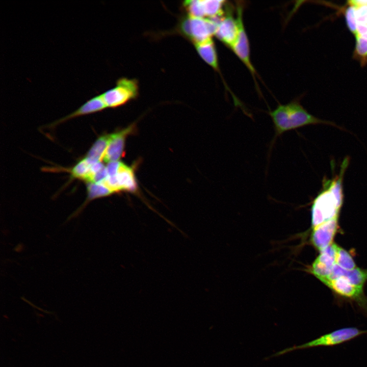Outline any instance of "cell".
<instances>
[{
    "mask_svg": "<svg viewBox=\"0 0 367 367\" xmlns=\"http://www.w3.org/2000/svg\"><path fill=\"white\" fill-rule=\"evenodd\" d=\"M92 164L93 163L86 158L81 160L71 169L72 176L87 181Z\"/></svg>",
    "mask_w": 367,
    "mask_h": 367,
    "instance_id": "cell-18",
    "label": "cell"
},
{
    "mask_svg": "<svg viewBox=\"0 0 367 367\" xmlns=\"http://www.w3.org/2000/svg\"><path fill=\"white\" fill-rule=\"evenodd\" d=\"M345 17L348 28L350 32L355 35L357 33L358 27L356 16V8L350 5L346 9Z\"/></svg>",
    "mask_w": 367,
    "mask_h": 367,
    "instance_id": "cell-21",
    "label": "cell"
},
{
    "mask_svg": "<svg viewBox=\"0 0 367 367\" xmlns=\"http://www.w3.org/2000/svg\"><path fill=\"white\" fill-rule=\"evenodd\" d=\"M194 44L200 58L220 75L226 89L232 94V92L229 90L221 74L219 64L217 49L213 38Z\"/></svg>",
    "mask_w": 367,
    "mask_h": 367,
    "instance_id": "cell-12",
    "label": "cell"
},
{
    "mask_svg": "<svg viewBox=\"0 0 367 367\" xmlns=\"http://www.w3.org/2000/svg\"><path fill=\"white\" fill-rule=\"evenodd\" d=\"M106 108L107 107L100 94L97 95L89 99L77 110L69 115H68L65 117L59 120L58 121L55 122V124H57L75 117L101 111Z\"/></svg>",
    "mask_w": 367,
    "mask_h": 367,
    "instance_id": "cell-14",
    "label": "cell"
},
{
    "mask_svg": "<svg viewBox=\"0 0 367 367\" xmlns=\"http://www.w3.org/2000/svg\"><path fill=\"white\" fill-rule=\"evenodd\" d=\"M341 276L345 277L352 284L363 287L364 283L367 280V269H361L356 267L353 270H347L335 264L332 268L330 275L325 278L332 280Z\"/></svg>",
    "mask_w": 367,
    "mask_h": 367,
    "instance_id": "cell-13",
    "label": "cell"
},
{
    "mask_svg": "<svg viewBox=\"0 0 367 367\" xmlns=\"http://www.w3.org/2000/svg\"><path fill=\"white\" fill-rule=\"evenodd\" d=\"M357 34L367 39V24H358Z\"/></svg>",
    "mask_w": 367,
    "mask_h": 367,
    "instance_id": "cell-24",
    "label": "cell"
},
{
    "mask_svg": "<svg viewBox=\"0 0 367 367\" xmlns=\"http://www.w3.org/2000/svg\"><path fill=\"white\" fill-rule=\"evenodd\" d=\"M225 1H186L183 5L188 15L193 17L216 18L222 16L226 6Z\"/></svg>",
    "mask_w": 367,
    "mask_h": 367,
    "instance_id": "cell-8",
    "label": "cell"
},
{
    "mask_svg": "<svg viewBox=\"0 0 367 367\" xmlns=\"http://www.w3.org/2000/svg\"><path fill=\"white\" fill-rule=\"evenodd\" d=\"M356 46L355 57L360 61L362 65L367 63V39L358 34L355 35Z\"/></svg>",
    "mask_w": 367,
    "mask_h": 367,
    "instance_id": "cell-20",
    "label": "cell"
},
{
    "mask_svg": "<svg viewBox=\"0 0 367 367\" xmlns=\"http://www.w3.org/2000/svg\"><path fill=\"white\" fill-rule=\"evenodd\" d=\"M111 139V134L100 136L93 143L85 157L92 163L101 162Z\"/></svg>",
    "mask_w": 367,
    "mask_h": 367,
    "instance_id": "cell-17",
    "label": "cell"
},
{
    "mask_svg": "<svg viewBox=\"0 0 367 367\" xmlns=\"http://www.w3.org/2000/svg\"><path fill=\"white\" fill-rule=\"evenodd\" d=\"M336 264L347 270L356 268L355 263L350 253L338 245L336 247Z\"/></svg>",
    "mask_w": 367,
    "mask_h": 367,
    "instance_id": "cell-19",
    "label": "cell"
},
{
    "mask_svg": "<svg viewBox=\"0 0 367 367\" xmlns=\"http://www.w3.org/2000/svg\"><path fill=\"white\" fill-rule=\"evenodd\" d=\"M365 334H367V330H361L355 327L338 329L303 344L285 348L272 355L268 358L282 355L297 349L320 347H333L352 340Z\"/></svg>",
    "mask_w": 367,
    "mask_h": 367,
    "instance_id": "cell-3",
    "label": "cell"
},
{
    "mask_svg": "<svg viewBox=\"0 0 367 367\" xmlns=\"http://www.w3.org/2000/svg\"><path fill=\"white\" fill-rule=\"evenodd\" d=\"M121 163L122 162L118 161L109 163L106 167L108 176L116 175L118 172Z\"/></svg>",
    "mask_w": 367,
    "mask_h": 367,
    "instance_id": "cell-23",
    "label": "cell"
},
{
    "mask_svg": "<svg viewBox=\"0 0 367 367\" xmlns=\"http://www.w3.org/2000/svg\"><path fill=\"white\" fill-rule=\"evenodd\" d=\"M342 163L339 174L332 179L324 180L322 190L313 200L311 207L312 229L339 217L343 203V176L348 159H345Z\"/></svg>",
    "mask_w": 367,
    "mask_h": 367,
    "instance_id": "cell-1",
    "label": "cell"
},
{
    "mask_svg": "<svg viewBox=\"0 0 367 367\" xmlns=\"http://www.w3.org/2000/svg\"><path fill=\"white\" fill-rule=\"evenodd\" d=\"M218 18L193 17L187 16L179 23V32L194 44L215 36Z\"/></svg>",
    "mask_w": 367,
    "mask_h": 367,
    "instance_id": "cell-5",
    "label": "cell"
},
{
    "mask_svg": "<svg viewBox=\"0 0 367 367\" xmlns=\"http://www.w3.org/2000/svg\"><path fill=\"white\" fill-rule=\"evenodd\" d=\"M120 191L135 192L137 184L133 170L123 163H121L118 173L116 175Z\"/></svg>",
    "mask_w": 367,
    "mask_h": 367,
    "instance_id": "cell-16",
    "label": "cell"
},
{
    "mask_svg": "<svg viewBox=\"0 0 367 367\" xmlns=\"http://www.w3.org/2000/svg\"><path fill=\"white\" fill-rule=\"evenodd\" d=\"M229 5H226L224 15L218 20L215 36L224 45L230 49L235 41L238 33V23L230 10Z\"/></svg>",
    "mask_w": 367,
    "mask_h": 367,
    "instance_id": "cell-9",
    "label": "cell"
},
{
    "mask_svg": "<svg viewBox=\"0 0 367 367\" xmlns=\"http://www.w3.org/2000/svg\"><path fill=\"white\" fill-rule=\"evenodd\" d=\"M139 94V85L135 79L119 78L115 86L100 94L107 108H114L136 98Z\"/></svg>",
    "mask_w": 367,
    "mask_h": 367,
    "instance_id": "cell-6",
    "label": "cell"
},
{
    "mask_svg": "<svg viewBox=\"0 0 367 367\" xmlns=\"http://www.w3.org/2000/svg\"><path fill=\"white\" fill-rule=\"evenodd\" d=\"M356 16L358 24H367V6L356 8Z\"/></svg>",
    "mask_w": 367,
    "mask_h": 367,
    "instance_id": "cell-22",
    "label": "cell"
},
{
    "mask_svg": "<svg viewBox=\"0 0 367 367\" xmlns=\"http://www.w3.org/2000/svg\"><path fill=\"white\" fill-rule=\"evenodd\" d=\"M244 5L243 2H236V18L239 29L236 39L230 49L249 70L253 77L256 89L259 92L256 80L257 78H259L258 74L251 62L249 41L244 24Z\"/></svg>",
    "mask_w": 367,
    "mask_h": 367,
    "instance_id": "cell-4",
    "label": "cell"
},
{
    "mask_svg": "<svg viewBox=\"0 0 367 367\" xmlns=\"http://www.w3.org/2000/svg\"><path fill=\"white\" fill-rule=\"evenodd\" d=\"M275 130V137L308 125L325 124L335 126V124L318 118L309 113L298 100H293L286 104H279L269 112Z\"/></svg>",
    "mask_w": 367,
    "mask_h": 367,
    "instance_id": "cell-2",
    "label": "cell"
},
{
    "mask_svg": "<svg viewBox=\"0 0 367 367\" xmlns=\"http://www.w3.org/2000/svg\"><path fill=\"white\" fill-rule=\"evenodd\" d=\"M132 125L121 130L111 134V139L103 160L106 163L118 161L122 156L126 138L134 130Z\"/></svg>",
    "mask_w": 367,
    "mask_h": 367,
    "instance_id": "cell-11",
    "label": "cell"
},
{
    "mask_svg": "<svg viewBox=\"0 0 367 367\" xmlns=\"http://www.w3.org/2000/svg\"><path fill=\"white\" fill-rule=\"evenodd\" d=\"M87 189L88 195L86 200L80 207L69 217L67 220L77 216L86 204L91 200L96 198L108 196L114 193V192L102 182L98 183L88 182L87 186Z\"/></svg>",
    "mask_w": 367,
    "mask_h": 367,
    "instance_id": "cell-15",
    "label": "cell"
},
{
    "mask_svg": "<svg viewBox=\"0 0 367 367\" xmlns=\"http://www.w3.org/2000/svg\"><path fill=\"white\" fill-rule=\"evenodd\" d=\"M322 283L343 300L354 302L367 317V298L363 287L352 284L344 276L335 279H324Z\"/></svg>",
    "mask_w": 367,
    "mask_h": 367,
    "instance_id": "cell-7",
    "label": "cell"
},
{
    "mask_svg": "<svg viewBox=\"0 0 367 367\" xmlns=\"http://www.w3.org/2000/svg\"><path fill=\"white\" fill-rule=\"evenodd\" d=\"M338 227V217L312 229L310 242L320 251L333 243Z\"/></svg>",
    "mask_w": 367,
    "mask_h": 367,
    "instance_id": "cell-10",
    "label": "cell"
}]
</instances>
